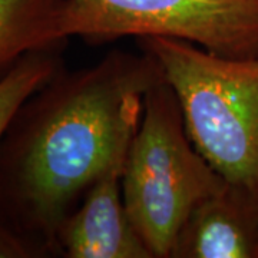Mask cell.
<instances>
[{"label":"cell","mask_w":258,"mask_h":258,"mask_svg":"<svg viewBox=\"0 0 258 258\" xmlns=\"http://www.w3.org/2000/svg\"><path fill=\"white\" fill-rule=\"evenodd\" d=\"M47 254L42 244L18 230L0 211V258H35Z\"/></svg>","instance_id":"9c48e42d"},{"label":"cell","mask_w":258,"mask_h":258,"mask_svg":"<svg viewBox=\"0 0 258 258\" xmlns=\"http://www.w3.org/2000/svg\"><path fill=\"white\" fill-rule=\"evenodd\" d=\"M66 39L172 37L231 57L258 55V0H63Z\"/></svg>","instance_id":"277c9868"},{"label":"cell","mask_w":258,"mask_h":258,"mask_svg":"<svg viewBox=\"0 0 258 258\" xmlns=\"http://www.w3.org/2000/svg\"><path fill=\"white\" fill-rule=\"evenodd\" d=\"M59 46L30 52L0 78V141L22 105L62 69Z\"/></svg>","instance_id":"ba28073f"},{"label":"cell","mask_w":258,"mask_h":258,"mask_svg":"<svg viewBox=\"0 0 258 258\" xmlns=\"http://www.w3.org/2000/svg\"><path fill=\"white\" fill-rule=\"evenodd\" d=\"M63 0H0V78L30 52L62 45Z\"/></svg>","instance_id":"52a82bcc"},{"label":"cell","mask_w":258,"mask_h":258,"mask_svg":"<svg viewBox=\"0 0 258 258\" xmlns=\"http://www.w3.org/2000/svg\"><path fill=\"white\" fill-rule=\"evenodd\" d=\"M162 79L147 52H115L72 74L60 69L22 105L0 141V211L57 252L75 201L128 154L145 95Z\"/></svg>","instance_id":"6da1fadb"},{"label":"cell","mask_w":258,"mask_h":258,"mask_svg":"<svg viewBox=\"0 0 258 258\" xmlns=\"http://www.w3.org/2000/svg\"><path fill=\"white\" fill-rule=\"evenodd\" d=\"M228 185L192 144L175 92L164 78L145 95L122 175L129 218L152 257H172L194 208Z\"/></svg>","instance_id":"3957f363"},{"label":"cell","mask_w":258,"mask_h":258,"mask_svg":"<svg viewBox=\"0 0 258 258\" xmlns=\"http://www.w3.org/2000/svg\"><path fill=\"white\" fill-rule=\"evenodd\" d=\"M126 155L118 158L93 181L82 205L60 227L57 249L66 257L154 258L131 221L123 201Z\"/></svg>","instance_id":"5b68a950"},{"label":"cell","mask_w":258,"mask_h":258,"mask_svg":"<svg viewBox=\"0 0 258 258\" xmlns=\"http://www.w3.org/2000/svg\"><path fill=\"white\" fill-rule=\"evenodd\" d=\"M175 258H258V201L228 185L198 204L178 234Z\"/></svg>","instance_id":"8992f818"},{"label":"cell","mask_w":258,"mask_h":258,"mask_svg":"<svg viewBox=\"0 0 258 258\" xmlns=\"http://www.w3.org/2000/svg\"><path fill=\"white\" fill-rule=\"evenodd\" d=\"M175 92L195 148L258 201V55L231 57L172 37L139 39Z\"/></svg>","instance_id":"7a4b0ae2"}]
</instances>
